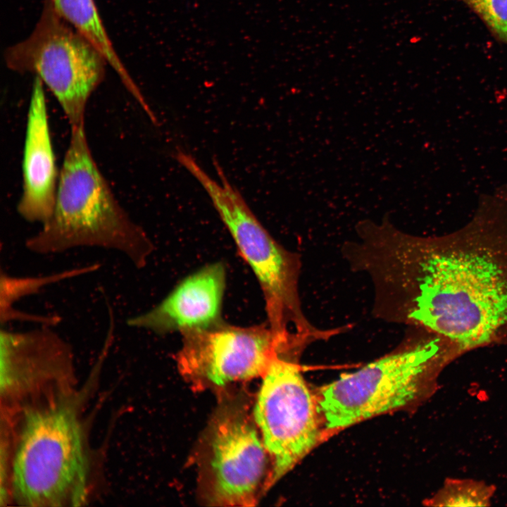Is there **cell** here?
<instances>
[{"label": "cell", "instance_id": "6da1fadb", "mask_svg": "<svg viewBox=\"0 0 507 507\" xmlns=\"http://www.w3.org/2000/svg\"><path fill=\"white\" fill-rule=\"evenodd\" d=\"M341 253L372 283V315L435 334L459 353L507 328V271L491 249L470 243L471 225L451 237L408 234L385 216L362 220Z\"/></svg>", "mask_w": 507, "mask_h": 507}, {"label": "cell", "instance_id": "7a4b0ae2", "mask_svg": "<svg viewBox=\"0 0 507 507\" xmlns=\"http://www.w3.org/2000/svg\"><path fill=\"white\" fill-rule=\"evenodd\" d=\"M70 127L52 215L25 240L26 249L39 255L105 249L143 268L154 251L153 242L115 196L93 157L84 125Z\"/></svg>", "mask_w": 507, "mask_h": 507}, {"label": "cell", "instance_id": "3957f363", "mask_svg": "<svg viewBox=\"0 0 507 507\" xmlns=\"http://www.w3.org/2000/svg\"><path fill=\"white\" fill-rule=\"evenodd\" d=\"M79 400L70 392L16 412L7 493L18 504L77 506L87 501L90 459Z\"/></svg>", "mask_w": 507, "mask_h": 507}, {"label": "cell", "instance_id": "277c9868", "mask_svg": "<svg viewBox=\"0 0 507 507\" xmlns=\"http://www.w3.org/2000/svg\"><path fill=\"white\" fill-rule=\"evenodd\" d=\"M412 330L389 353L321 387L316 396L325 434L417 406L434 392L458 351L441 337Z\"/></svg>", "mask_w": 507, "mask_h": 507}, {"label": "cell", "instance_id": "5b68a950", "mask_svg": "<svg viewBox=\"0 0 507 507\" xmlns=\"http://www.w3.org/2000/svg\"><path fill=\"white\" fill-rule=\"evenodd\" d=\"M181 164L205 189L256 276L263 292L268 327L275 337L284 346L331 338L332 329L315 326L303 312L299 294V254L284 248L268 232L216 161L213 164L220 182L190 154L182 158Z\"/></svg>", "mask_w": 507, "mask_h": 507}, {"label": "cell", "instance_id": "8992f818", "mask_svg": "<svg viewBox=\"0 0 507 507\" xmlns=\"http://www.w3.org/2000/svg\"><path fill=\"white\" fill-rule=\"evenodd\" d=\"M6 66L32 73L54 96L70 127L84 124L88 101L105 77L108 63L101 51L65 21L50 0L31 34L5 51Z\"/></svg>", "mask_w": 507, "mask_h": 507}, {"label": "cell", "instance_id": "52a82bcc", "mask_svg": "<svg viewBox=\"0 0 507 507\" xmlns=\"http://www.w3.org/2000/svg\"><path fill=\"white\" fill-rule=\"evenodd\" d=\"M296 354L275 357L263 381L254 409L270 460L263 492L268 490L326 436L315 394L307 385Z\"/></svg>", "mask_w": 507, "mask_h": 507}, {"label": "cell", "instance_id": "ba28073f", "mask_svg": "<svg viewBox=\"0 0 507 507\" xmlns=\"http://www.w3.org/2000/svg\"><path fill=\"white\" fill-rule=\"evenodd\" d=\"M182 334L177 366L196 389L263 377L273 358L287 352L268 326L238 327L221 321Z\"/></svg>", "mask_w": 507, "mask_h": 507}, {"label": "cell", "instance_id": "9c48e42d", "mask_svg": "<svg viewBox=\"0 0 507 507\" xmlns=\"http://www.w3.org/2000/svg\"><path fill=\"white\" fill-rule=\"evenodd\" d=\"M1 397L16 411L47 398L72 392L73 350L53 326L13 331L1 328Z\"/></svg>", "mask_w": 507, "mask_h": 507}, {"label": "cell", "instance_id": "30bf717a", "mask_svg": "<svg viewBox=\"0 0 507 507\" xmlns=\"http://www.w3.org/2000/svg\"><path fill=\"white\" fill-rule=\"evenodd\" d=\"M256 425L239 411H224L209 441V501L221 506H253L270 472L269 455Z\"/></svg>", "mask_w": 507, "mask_h": 507}, {"label": "cell", "instance_id": "8fae6325", "mask_svg": "<svg viewBox=\"0 0 507 507\" xmlns=\"http://www.w3.org/2000/svg\"><path fill=\"white\" fill-rule=\"evenodd\" d=\"M226 277L223 263L206 265L184 277L151 309L130 317L127 324L158 334L215 325L223 321Z\"/></svg>", "mask_w": 507, "mask_h": 507}, {"label": "cell", "instance_id": "7c38bea8", "mask_svg": "<svg viewBox=\"0 0 507 507\" xmlns=\"http://www.w3.org/2000/svg\"><path fill=\"white\" fill-rule=\"evenodd\" d=\"M44 85L35 77L28 106L18 214L29 223L44 224L51 218L59 173L49 129Z\"/></svg>", "mask_w": 507, "mask_h": 507}, {"label": "cell", "instance_id": "4fadbf2b", "mask_svg": "<svg viewBox=\"0 0 507 507\" xmlns=\"http://www.w3.org/2000/svg\"><path fill=\"white\" fill-rule=\"evenodd\" d=\"M50 1L56 12L101 51L130 93L138 95L140 90L117 54L94 0Z\"/></svg>", "mask_w": 507, "mask_h": 507}, {"label": "cell", "instance_id": "5bb4252c", "mask_svg": "<svg viewBox=\"0 0 507 507\" xmlns=\"http://www.w3.org/2000/svg\"><path fill=\"white\" fill-rule=\"evenodd\" d=\"M100 267L99 263H92L63 270L50 275L40 276H13L1 271L0 311L4 313L13 308V304L23 297L35 294L44 287L91 273Z\"/></svg>", "mask_w": 507, "mask_h": 507}, {"label": "cell", "instance_id": "9a60e30c", "mask_svg": "<svg viewBox=\"0 0 507 507\" xmlns=\"http://www.w3.org/2000/svg\"><path fill=\"white\" fill-rule=\"evenodd\" d=\"M494 492V486L482 481L446 479L426 503L434 506H487L491 504Z\"/></svg>", "mask_w": 507, "mask_h": 507}, {"label": "cell", "instance_id": "2e32d148", "mask_svg": "<svg viewBox=\"0 0 507 507\" xmlns=\"http://www.w3.org/2000/svg\"><path fill=\"white\" fill-rule=\"evenodd\" d=\"M484 23L490 34L507 46V0H460Z\"/></svg>", "mask_w": 507, "mask_h": 507}]
</instances>
